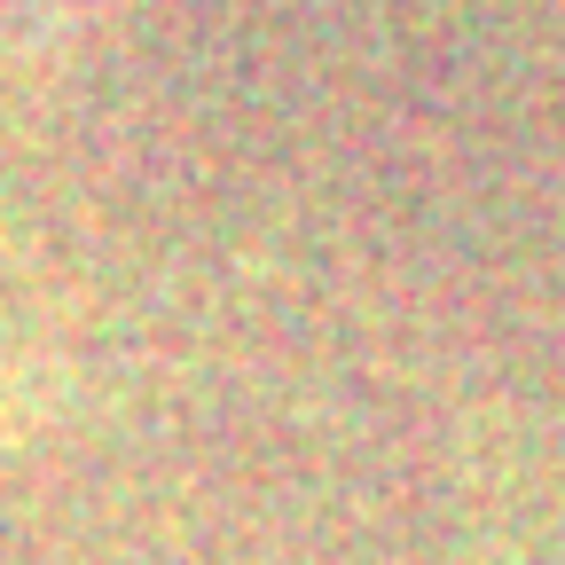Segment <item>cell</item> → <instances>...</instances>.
Wrapping results in <instances>:
<instances>
[{"label":"cell","instance_id":"obj_1","mask_svg":"<svg viewBox=\"0 0 565 565\" xmlns=\"http://www.w3.org/2000/svg\"><path fill=\"white\" fill-rule=\"evenodd\" d=\"M79 0H0V40H17L24 24H47V17H71Z\"/></svg>","mask_w":565,"mask_h":565}]
</instances>
